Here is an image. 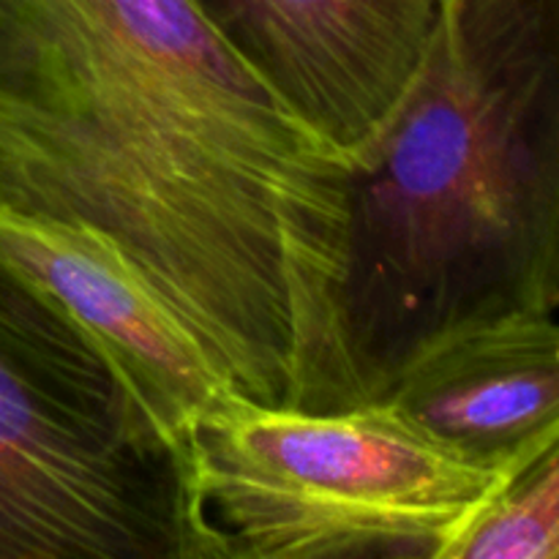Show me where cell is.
Masks as SVG:
<instances>
[{
	"instance_id": "cell-4",
	"label": "cell",
	"mask_w": 559,
	"mask_h": 559,
	"mask_svg": "<svg viewBox=\"0 0 559 559\" xmlns=\"http://www.w3.org/2000/svg\"><path fill=\"white\" fill-rule=\"evenodd\" d=\"M207 559H442L497 489L385 402L267 407L229 391L186 440Z\"/></svg>"
},
{
	"instance_id": "cell-2",
	"label": "cell",
	"mask_w": 559,
	"mask_h": 559,
	"mask_svg": "<svg viewBox=\"0 0 559 559\" xmlns=\"http://www.w3.org/2000/svg\"><path fill=\"white\" fill-rule=\"evenodd\" d=\"M559 309V0H440L349 183L338 336L364 402L445 338Z\"/></svg>"
},
{
	"instance_id": "cell-1",
	"label": "cell",
	"mask_w": 559,
	"mask_h": 559,
	"mask_svg": "<svg viewBox=\"0 0 559 559\" xmlns=\"http://www.w3.org/2000/svg\"><path fill=\"white\" fill-rule=\"evenodd\" d=\"M349 183L189 0H0V207L112 240L243 399L366 404L338 336Z\"/></svg>"
},
{
	"instance_id": "cell-5",
	"label": "cell",
	"mask_w": 559,
	"mask_h": 559,
	"mask_svg": "<svg viewBox=\"0 0 559 559\" xmlns=\"http://www.w3.org/2000/svg\"><path fill=\"white\" fill-rule=\"evenodd\" d=\"M216 36L355 169L396 120L440 0H189Z\"/></svg>"
},
{
	"instance_id": "cell-6",
	"label": "cell",
	"mask_w": 559,
	"mask_h": 559,
	"mask_svg": "<svg viewBox=\"0 0 559 559\" xmlns=\"http://www.w3.org/2000/svg\"><path fill=\"white\" fill-rule=\"evenodd\" d=\"M0 260L66 306L109 355L153 424L186 453L197 420L233 391L200 338L112 240L0 207Z\"/></svg>"
},
{
	"instance_id": "cell-3",
	"label": "cell",
	"mask_w": 559,
	"mask_h": 559,
	"mask_svg": "<svg viewBox=\"0 0 559 559\" xmlns=\"http://www.w3.org/2000/svg\"><path fill=\"white\" fill-rule=\"evenodd\" d=\"M0 559H207L186 453L66 306L5 260Z\"/></svg>"
},
{
	"instance_id": "cell-7",
	"label": "cell",
	"mask_w": 559,
	"mask_h": 559,
	"mask_svg": "<svg viewBox=\"0 0 559 559\" xmlns=\"http://www.w3.org/2000/svg\"><path fill=\"white\" fill-rule=\"evenodd\" d=\"M380 402L459 462L502 478L559 426V322L516 314L467 328L420 355Z\"/></svg>"
},
{
	"instance_id": "cell-8",
	"label": "cell",
	"mask_w": 559,
	"mask_h": 559,
	"mask_svg": "<svg viewBox=\"0 0 559 559\" xmlns=\"http://www.w3.org/2000/svg\"><path fill=\"white\" fill-rule=\"evenodd\" d=\"M442 559H559V426L502 475Z\"/></svg>"
}]
</instances>
